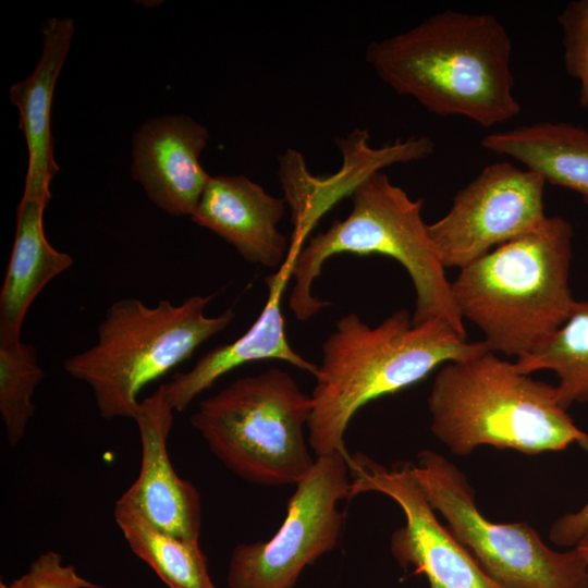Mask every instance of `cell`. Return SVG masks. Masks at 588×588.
I'll list each match as a JSON object with an SVG mask.
<instances>
[{"label": "cell", "mask_w": 588, "mask_h": 588, "mask_svg": "<svg viewBox=\"0 0 588 588\" xmlns=\"http://www.w3.org/2000/svg\"><path fill=\"white\" fill-rule=\"evenodd\" d=\"M511 56L509 33L494 15L453 10L365 50L367 63L396 94L433 114L462 117L482 127L520 112Z\"/></svg>", "instance_id": "cell-1"}, {"label": "cell", "mask_w": 588, "mask_h": 588, "mask_svg": "<svg viewBox=\"0 0 588 588\" xmlns=\"http://www.w3.org/2000/svg\"><path fill=\"white\" fill-rule=\"evenodd\" d=\"M321 351L307 428L316 456L348 453L347 427L369 402L421 381L439 366L490 350L441 320L414 323L407 310L399 309L377 326L354 313L341 317Z\"/></svg>", "instance_id": "cell-2"}, {"label": "cell", "mask_w": 588, "mask_h": 588, "mask_svg": "<svg viewBox=\"0 0 588 588\" xmlns=\"http://www.w3.org/2000/svg\"><path fill=\"white\" fill-rule=\"evenodd\" d=\"M572 224L547 217L536 230L504 243L460 270L451 282L461 317L476 324L493 353L536 351L572 314Z\"/></svg>", "instance_id": "cell-3"}, {"label": "cell", "mask_w": 588, "mask_h": 588, "mask_svg": "<svg viewBox=\"0 0 588 588\" xmlns=\"http://www.w3.org/2000/svg\"><path fill=\"white\" fill-rule=\"evenodd\" d=\"M427 404L433 436L458 456L483 445L527 455L574 444L588 451V433L561 406L555 385L491 351L444 364Z\"/></svg>", "instance_id": "cell-4"}, {"label": "cell", "mask_w": 588, "mask_h": 588, "mask_svg": "<svg viewBox=\"0 0 588 588\" xmlns=\"http://www.w3.org/2000/svg\"><path fill=\"white\" fill-rule=\"evenodd\" d=\"M350 198L348 216L310 237L291 264L294 284L289 306L296 319L309 320L329 305L313 293L328 259L343 253L379 254L401 264L412 279L414 323L441 320L466 338L451 282L421 217L422 199H412L382 171L365 179Z\"/></svg>", "instance_id": "cell-5"}, {"label": "cell", "mask_w": 588, "mask_h": 588, "mask_svg": "<svg viewBox=\"0 0 588 588\" xmlns=\"http://www.w3.org/2000/svg\"><path fill=\"white\" fill-rule=\"evenodd\" d=\"M213 295H193L180 304L147 305L139 298L113 302L97 328L96 342L68 357L63 367L93 392L103 419H133L148 383L188 359L234 319L229 308L207 316Z\"/></svg>", "instance_id": "cell-6"}, {"label": "cell", "mask_w": 588, "mask_h": 588, "mask_svg": "<svg viewBox=\"0 0 588 588\" xmlns=\"http://www.w3.org/2000/svg\"><path fill=\"white\" fill-rule=\"evenodd\" d=\"M313 402L280 368L234 380L191 415L210 452L234 475L260 486L296 485L313 467Z\"/></svg>", "instance_id": "cell-7"}, {"label": "cell", "mask_w": 588, "mask_h": 588, "mask_svg": "<svg viewBox=\"0 0 588 588\" xmlns=\"http://www.w3.org/2000/svg\"><path fill=\"white\" fill-rule=\"evenodd\" d=\"M411 469L454 537L500 587L588 588L587 565L577 548L556 551L526 523L486 518L467 478L445 456L424 450Z\"/></svg>", "instance_id": "cell-8"}, {"label": "cell", "mask_w": 588, "mask_h": 588, "mask_svg": "<svg viewBox=\"0 0 588 588\" xmlns=\"http://www.w3.org/2000/svg\"><path fill=\"white\" fill-rule=\"evenodd\" d=\"M348 455L317 456L295 485L274 536L233 549L229 588H293L306 566L338 546L344 519L339 503L348 499L351 488Z\"/></svg>", "instance_id": "cell-9"}, {"label": "cell", "mask_w": 588, "mask_h": 588, "mask_svg": "<svg viewBox=\"0 0 588 588\" xmlns=\"http://www.w3.org/2000/svg\"><path fill=\"white\" fill-rule=\"evenodd\" d=\"M539 173L511 162L485 167L454 196L449 211L428 224L444 268L460 270L547 219Z\"/></svg>", "instance_id": "cell-10"}, {"label": "cell", "mask_w": 588, "mask_h": 588, "mask_svg": "<svg viewBox=\"0 0 588 588\" xmlns=\"http://www.w3.org/2000/svg\"><path fill=\"white\" fill-rule=\"evenodd\" d=\"M351 475L348 499L379 492L391 498L403 511L405 525L390 542L395 560L424 574L429 588H502L477 564L469 552L436 515L417 480L411 463L387 467L356 453L347 457Z\"/></svg>", "instance_id": "cell-11"}, {"label": "cell", "mask_w": 588, "mask_h": 588, "mask_svg": "<svg viewBox=\"0 0 588 588\" xmlns=\"http://www.w3.org/2000/svg\"><path fill=\"white\" fill-rule=\"evenodd\" d=\"M366 130L355 128L336 138L343 162L329 176L313 175L298 151L287 149L279 156V179L284 199L291 209L293 235L287 258L294 259L307 234L335 203L352 192L369 175L383 168L424 160L434 151L433 140L426 136H411L380 148L369 145Z\"/></svg>", "instance_id": "cell-12"}, {"label": "cell", "mask_w": 588, "mask_h": 588, "mask_svg": "<svg viewBox=\"0 0 588 588\" xmlns=\"http://www.w3.org/2000/svg\"><path fill=\"white\" fill-rule=\"evenodd\" d=\"M173 419L174 409L167 401L163 384L140 400L133 418L140 440L139 471L118 502L136 510L161 530L199 541L200 494L176 474L168 452Z\"/></svg>", "instance_id": "cell-13"}, {"label": "cell", "mask_w": 588, "mask_h": 588, "mask_svg": "<svg viewBox=\"0 0 588 588\" xmlns=\"http://www.w3.org/2000/svg\"><path fill=\"white\" fill-rule=\"evenodd\" d=\"M208 138V130L186 115L151 119L137 131L132 174L157 207L193 215L211 177L199 162Z\"/></svg>", "instance_id": "cell-14"}, {"label": "cell", "mask_w": 588, "mask_h": 588, "mask_svg": "<svg viewBox=\"0 0 588 588\" xmlns=\"http://www.w3.org/2000/svg\"><path fill=\"white\" fill-rule=\"evenodd\" d=\"M284 197L267 193L244 175L211 176L191 216L194 223L219 235L248 262L280 269L291 242L279 230Z\"/></svg>", "instance_id": "cell-15"}, {"label": "cell", "mask_w": 588, "mask_h": 588, "mask_svg": "<svg viewBox=\"0 0 588 588\" xmlns=\"http://www.w3.org/2000/svg\"><path fill=\"white\" fill-rule=\"evenodd\" d=\"M292 274L287 262L266 279L268 298L252 327L235 341L204 354L187 371H179L163 384L167 401L174 412L185 411L221 377L246 364L277 359L313 376L317 367L291 346L285 332L281 301Z\"/></svg>", "instance_id": "cell-16"}, {"label": "cell", "mask_w": 588, "mask_h": 588, "mask_svg": "<svg viewBox=\"0 0 588 588\" xmlns=\"http://www.w3.org/2000/svg\"><path fill=\"white\" fill-rule=\"evenodd\" d=\"M74 23L51 17L41 27L42 52L34 72L10 88L11 102L20 112V128L27 149L28 167L23 196L49 201L50 183L59 166L53 157L50 111L54 86L69 53Z\"/></svg>", "instance_id": "cell-17"}, {"label": "cell", "mask_w": 588, "mask_h": 588, "mask_svg": "<svg viewBox=\"0 0 588 588\" xmlns=\"http://www.w3.org/2000/svg\"><path fill=\"white\" fill-rule=\"evenodd\" d=\"M49 201L22 196L16 211V231L0 291V344L22 340L26 314L45 286L73 265L68 253L50 245L44 230Z\"/></svg>", "instance_id": "cell-18"}, {"label": "cell", "mask_w": 588, "mask_h": 588, "mask_svg": "<svg viewBox=\"0 0 588 588\" xmlns=\"http://www.w3.org/2000/svg\"><path fill=\"white\" fill-rule=\"evenodd\" d=\"M485 149L519 161L547 183L578 193L588 204V130L566 122H538L485 136Z\"/></svg>", "instance_id": "cell-19"}, {"label": "cell", "mask_w": 588, "mask_h": 588, "mask_svg": "<svg viewBox=\"0 0 588 588\" xmlns=\"http://www.w3.org/2000/svg\"><path fill=\"white\" fill-rule=\"evenodd\" d=\"M114 518L131 551L168 588H216L199 541L161 530L136 510L118 501Z\"/></svg>", "instance_id": "cell-20"}, {"label": "cell", "mask_w": 588, "mask_h": 588, "mask_svg": "<svg viewBox=\"0 0 588 588\" xmlns=\"http://www.w3.org/2000/svg\"><path fill=\"white\" fill-rule=\"evenodd\" d=\"M516 369L525 375L553 371L559 403L567 409L588 402V302L576 301L572 314L540 347L516 358Z\"/></svg>", "instance_id": "cell-21"}, {"label": "cell", "mask_w": 588, "mask_h": 588, "mask_svg": "<svg viewBox=\"0 0 588 588\" xmlns=\"http://www.w3.org/2000/svg\"><path fill=\"white\" fill-rule=\"evenodd\" d=\"M44 377L32 344L22 340L0 344V414L11 446L25 436L36 408L33 397Z\"/></svg>", "instance_id": "cell-22"}, {"label": "cell", "mask_w": 588, "mask_h": 588, "mask_svg": "<svg viewBox=\"0 0 588 588\" xmlns=\"http://www.w3.org/2000/svg\"><path fill=\"white\" fill-rule=\"evenodd\" d=\"M565 70L579 83L578 101L588 110V0L568 2L558 15Z\"/></svg>", "instance_id": "cell-23"}, {"label": "cell", "mask_w": 588, "mask_h": 588, "mask_svg": "<svg viewBox=\"0 0 588 588\" xmlns=\"http://www.w3.org/2000/svg\"><path fill=\"white\" fill-rule=\"evenodd\" d=\"M0 588H103L65 564L62 555L53 550L39 554L27 571L10 583H0Z\"/></svg>", "instance_id": "cell-24"}, {"label": "cell", "mask_w": 588, "mask_h": 588, "mask_svg": "<svg viewBox=\"0 0 588 588\" xmlns=\"http://www.w3.org/2000/svg\"><path fill=\"white\" fill-rule=\"evenodd\" d=\"M588 535V502L578 511L566 513L550 529V540L565 548H575Z\"/></svg>", "instance_id": "cell-25"}, {"label": "cell", "mask_w": 588, "mask_h": 588, "mask_svg": "<svg viewBox=\"0 0 588 588\" xmlns=\"http://www.w3.org/2000/svg\"><path fill=\"white\" fill-rule=\"evenodd\" d=\"M575 548L578 549L581 556L584 558L586 565H587V574H588V539L583 540L578 546Z\"/></svg>", "instance_id": "cell-26"}, {"label": "cell", "mask_w": 588, "mask_h": 588, "mask_svg": "<svg viewBox=\"0 0 588 588\" xmlns=\"http://www.w3.org/2000/svg\"><path fill=\"white\" fill-rule=\"evenodd\" d=\"M588 539V535L584 538V540Z\"/></svg>", "instance_id": "cell-27"}]
</instances>
